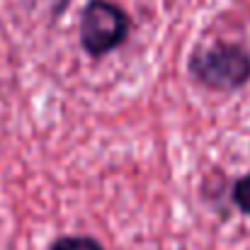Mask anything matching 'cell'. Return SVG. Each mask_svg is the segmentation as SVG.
I'll list each match as a JSON object with an SVG mask.
<instances>
[{
	"label": "cell",
	"mask_w": 250,
	"mask_h": 250,
	"mask_svg": "<svg viewBox=\"0 0 250 250\" xmlns=\"http://www.w3.org/2000/svg\"><path fill=\"white\" fill-rule=\"evenodd\" d=\"M187 71L207 90L236 92L250 83V54L238 44L216 42L197 49L187 61Z\"/></svg>",
	"instance_id": "obj_1"
},
{
	"label": "cell",
	"mask_w": 250,
	"mask_h": 250,
	"mask_svg": "<svg viewBox=\"0 0 250 250\" xmlns=\"http://www.w3.org/2000/svg\"><path fill=\"white\" fill-rule=\"evenodd\" d=\"M131 32L124 7L112 0H90L81 12V46L87 56L102 59L119 49Z\"/></svg>",
	"instance_id": "obj_2"
},
{
	"label": "cell",
	"mask_w": 250,
	"mask_h": 250,
	"mask_svg": "<svg viewBox=\"0 0 250 250\" xmlns=\"http://www.w3.org/2000/svg\"><path fill=\"white\" fill-rule=\"evenodd\" d=\"M49 250H104V246L92 236H61L49 246Z\"/></svg>",
	"instance_id": "obj_3"
},
{
	"label": "cell",
	"mask_w": 250,
	"mask_h": 250,
	"mask_svg": "<svg viewBox=\"0 0 250 250\" xmlns=\"http://www.w3.org/2000/svg\"><path fill=\"white\" fill-rule=\"evenodd\" d=\"M233 204L246 216H250V172L243 175L241 180H236V185H233Z\"/></svg>",
	"instance_id": "obj_4"
},
{
	"label": "cell",
	"mask_w": 250,
	"mask_h": 250,
	"mask_svg": "<svg viewBox=\"0 0 250 250\" xmlns=\"http://www.w3.org/2000/svg\"><path fill=\"white\" fill-rule=\"evenodd\" d=\"M46 2H49L51 17H54V20H59V17L66 12V7H68V2H71V0H46Z\"/></svg>",
	"instance_id": "obj_5"
}]
</instances>
